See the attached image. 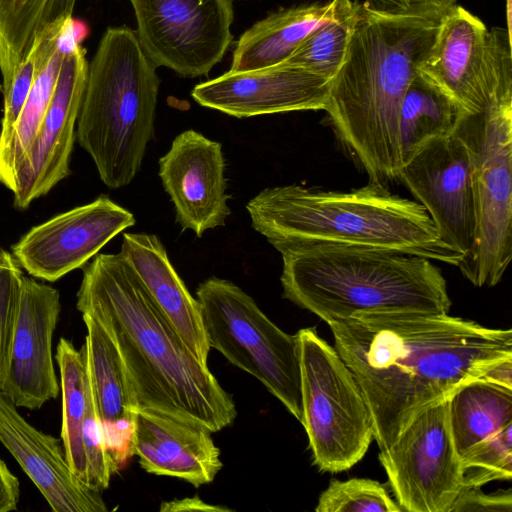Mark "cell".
Returning a JSON list of instances; mask_svg holds the SVG:
<instances>
[{
    "instance_id": "7402d4cb",
    "label": "cell",
    "mask_w": 512,
    "mask_h": 512,
    "mask_svg": "<svg viewBox=\"0 0 512 512\" xmlns=\"http://www.w3.org/2000/svg\"><path fill=\"white\" fill-rule=\"evenodd\" d=\"M120 253L190 352L207 365L210 346L200 305L173 267L166 249L154 234L124 233Z\"/></svg>"
},
{
    "instance_id": "7c38bea8",
    "label": "cell",
    "mask_w": 512,
    "mask_h": 512,
    "mask_svg": "<svg viewBox=\"0 0 512 512\" xmlns=\"http://www.w3.org/2000/svg\"><path fill=\"white\" fill-rule=\"evenodd\" d=\"M140 46L156 66L206 76L233 40V0H130Z\"/></svg>"
},
{
    "instance_id": "f546056e",
    "label": "cell",
    "mask_w": 512,
    "mask_h": 512,
    "mask_svg": "<svg viewBox=\"0 0 512 512\" xmlns=\"http://www.w3.org/2000/svg\"><path fill=\"white\" fill-rule=\"evenodd\" d=\"M317 512H403L383 484L366 478L331 480L318 499Z\"/></svg>"
},
{
    "instance_id": "5bb4252c",
    "label": "cell",
    "mask_w": 512,
    "mask_h": 512,
    "mask_svg": "<svg viewBox=\"0 0 512 512\" xmlns=\"http://www.w3.org/2000/svg\"><path fill=\"white\" fill-rule=\"evenodd\" d=\"M88 65L81 44L63 56L44 117L13 175L10 191L14 205L20 209L46 195L71 172L70 157Z\"/></svg>"
},
{
    "instance_id": "3957f363",
    "label": "cell",
    "mask_w": 512,
    "mask_h": 512,
    "mask_svg": "<svg viewBox=\"0 0 512 512\" xmlns=\"http://www.w3.org/2000/svg\"><path fill=\"white\" fill-rule=\"evenodd\" d=\"M443 12L395 13L369 1L357 3L347 53L324 110L369 183L387 187L398 180L401 103Z\"/></svg>"
},
{
    "instance_id": "74e56055",
    "label": "cell",
    "mask_w": 512,
    "mask_h": 512,
    "mask_svg": "<svg viewBox=\"0 0 512 512\" xmlns=\"http://www.w3.org/2000/svg\"><path fill=\"white\" fill-rule=\"evenodd\" d=\"M510 1L507 0V31L511 34V13H510Z\"/></svg>"
},
{
    "instance_id": "cb8c5ba5",
    "label": "cell",
    "mask_w": 512,
    "mask_h": 512,
    "mask_svg": "<svg viewBox=\"0 0 512 512\" xmlns=\"http://www.w3.org/2000/svg\"><path fill=\"white\" fill-rule=\"evenodd\" d=\"M449 422L461 459L477 444L512 424V389L477 379L448 398Z\"/></svg>"
},
{
    "instance_id": "603a6c76",
    "label": "cell",
    "mask_w": 512,
    "mask_h": 512,
    "mask_svg": "<svg viewBox=\"0 0 512 512\" xmlns=\"http://www.w3.org/2000/svg\"><path fill=\"white\" fill-rule=\"evenodd\" d=\"M354 3L352 0H328L269 14L241 35L233 51L230 70L248 71L286 61L311 32Z\"/></svg>"
},
{
    "instance_id": "e0dca14e",
    "label": "cell",
    "mask_w": 512,
    "mask_h": 512,
    "mask_svg": "<svg viewBox=\"0 0 512 512\" xmlns=\"http://www.w3.org/2000/svg\"><path fill=\"white\" fill-rule=\"evenodd\" d=\"M224 172L221 144L192 129L178 134L159 159V177L184 230L201 237L225 224L230 208Z\"/></svg>"
},
{
    "instance_id": "484cf974",
    "label": "cell",
    "mask_w": 512,
    "mask_h": 512,
    "mask_svg": "<svg viewBox=\"0 0 512 512\" xmlns=\"http://www.w3.org/2000/svg\"><path fill=\"white\" fill-rule=\"evenodd\" d=\"M76 0H0V72L2 89L36 38L54 23L72 17Z\"/></svg>"
},
{
    "instance_id": "6da1fadb",
    "label": "cell",
    "mask_w": 512,
    "mask_h": 512,
    "mask_svg": "<svg viewBox=\"0 0 512 512\" xmlns=\"http://www.w3.org/2000/svg\"><path fill=\"white\" fill-rule=\"evenodd\" d=\"M328 325L361 388L380 451L420 411L512 359L511 329L449 313H365Z\"/></svg>"
},
{
    "instance_id": "ba28073f",
    "label": "cell",
    "mask_w": 512,
    "mask_h": 512,
    "mask_svg": "<svg viewBox=\"0 0 512 512\" xmlns=\"http://www.w3.org/2000/svg\"><path fill=\"white\" fill-rule=\"evenodd\" d=\"M301 374V423L313 464L322 472L345 471L366 454L373 438L361 388L335 347L314 328L295 334Z\"/></svg>"
},
{
    "instance_id": "d6986e66",
    "label": "cell",
    "mask_w": 512,
    "mask_h": 512,
    "mask_svg": "<svg viewBox=\"0 0 512 512\" xmlns=\"http://www.w3.org/2000/svg\"><path fill=\"white\" fill-rule=\"evenodd\" d=\"M205 426L149 408L136 413L131 454L147 473L180 478L195 487L211 483L223 464Z\"/></svg>"
},
{
    "instance_id": "ac0fdd59",
    "label": "cell",
    "mask_w": 512,
    "mask_h": 512,
    "mask_svg": "<svg viewBox=\"0 0 512 512\" xmlns=\"http://www.w3.org/2000/svg\"><path fill=\"white\" fill-rule=\"evenodd\" d=\"M59 312V292L23 276L8 372L0 387L15 406L38 409L59 393L51 354Z\"/></svg>"
},
{
    "instance_id": "8992f818",
    "label": "cell",
    "mask_w": 512,
    "mask_h": 512,
    "mask_svg": "<svg viewBox=\"0 0 512 512\" xmlns=\"http://www.w3.org/2000/svg\"><path fill=\"white\" fill-rule=\"evenodd\" d=\"M156 68L127 26L108 28L88 65L76 137L111 189L132 182L154 138Z\"/></svg>"
},
{
    "instance_id": "277c9868",
    "label": "cell",
    "mask_w": 512,
    "mask_h": 512,
    "mask_svg": "<svg viewBox=\"0 0 512 512\" xmlns=\"http://www.w3.org/2000/svg\"><path fill=\"white\" fill-rule=\"evenodd\" d=\"M246 209L252 227L278 251L391 250L457 267L464 258L441 240L420 203L372 183L349 192L299 185L265 188L247 203Z\"/></svg>"
},
{
    "instance_id": "9a60e30c",
    "label": "cell",
    "mask_w": 512,
    "mask_h": 512,
    "mask_svg": "<svg viewBox=\"0 0 512 512\" xmlns=\"http://www.w3.org/2000/svg\"><path fill=\"white\" fill-rule=\"evenodd\" d=\"M135 222L132 212L101 195L33 227L12 247L13 256L30 275L53 282Z\"/></svg>"
},
{
    "instance_id": "5b68a950",
    "label": "cell",
    "mask_w": 512,
    "mask_h": 512,
    "mask_svg": "<svg viewBox=\"0 0 512 512\" xmlns=\"http://www.w3.org/2000/svg\"><path fill=\"white\" fill-rule=\"evenodd\" d=\"M279 252L283 297L327 324L365 313H449L446 280L430 259L362 248Z\"/></svg>"
},
{
    "instance_id": "4316f807",
    "label": "cell",
    "mask_w": 512,
    "mask_h": 512,
    "mask_svg": "<svg viewBox=\"0 0 512 512\" xmlns=\"http://www.w3.org/2000/svg\"><path fill=\"white\" fill-rule=\"evenodd\" d=\"M56 359L62 388L61 438L67 463L73 474L88 486L87 459L83 444V424L91 396L85 354L61 338Z\"/></svg>"
},
{
    "instance_id": "8fae6325",
    "label": "cell",
    "mask_w": 512,
    "mask_h": 512,
    "mask_svg": "<svg viewBox=\"0 0 512 512\" xmlns=\"http://www.w3.org/2000/svg\"><path fill=\"white\" fill-rule=\"evenodd\" d=\"M396 502L407 512H450L462 489L448 399L420 411L379 453Z\"/></svg>"
},
{
    "instance_id": "d590c367",
    "label": "cell",
    "mask_w": 512,
    "mask_h": 512,
    "mask_svg": "<svg viewBox=\"0 0 512 512\" xmlns=\"http://www.w3.org/2000/svg\"><path fill=\"white\" fill-rule=\"evenodd\" d=\"M19 500V482L0 459V512L17 508Z\"/></svg>"
},
{
    "instance_id": "836d02e7",
    "label": "cell",
    "mask_w": 512,
    "mask_h": 512,
    "mask_svg": "<svg viewBox=\"0 0 512 512\" xmlns=\"http://www.w3.org/2000/svg\"><path fill=\"white\" fill-rule=\"evenodd\" d=\"M511 512V490L486 494L480 487H462L450 512Z\"/></svg>"
},
{
    "instance_id": "d6a6232c",
    "label": "cell",
    "mask_w": 512,
    "mask_h": 512,
    "mask_svg": "<svg viewBox=\"0 0 512 512\" xmlns=\"http://www.w3.org/2000/svg\"><path fill=\"white\" fill-rule=\"evenodd\" d=\"M82 435L87 459L88 487L100 492L109 486L111 475L115 470L107 450L103 427L94 405L92 392Z\"/></svg>"
},
{
    "instance_id": "e575fe53",
    "label": "cell",
    "mask_w": 512,
    "mask_h": 512,
    "mask_svg": "<svg viewBox=\"0 0 512 512\" xmlns=\"http://www.w3.org/2000/svg\"><path fill=\"white\" fill-rule=\"evenodd\" d=\"M457 0H371L374 6L395 13L443 12Z\"/></svg>"
},
{
    "instance_id": "2e32d148",
    "label": "cell",
    "mask_w": 512,
    "mask_h": 512,
    "mask_svg": "<svg viewBox=\"0 0 512 512\" xmlns=\"http://www.w3.org/2000/svg\"><path fill=\"white\" fill-rule=\"evenodd\" d=\"M330 79L282 62L248 71H227L197 84L191 95L201 106L237 118L302 110H324Z\"/></svg>"
},
{
    "instance_id": "1f68e13d",
    "label": "cell",
    "mask_w": 512,
    "mask_h": 512,
    "mask_svg": "<svg viewBox=\"0 0 512 512\" xmlns=\"http://www.w3.org/2000/svg\"><path fill=\"white\" fill-rule=\"evenodd\" d=\"M13 254L0 248V387L4 383L19 313L23 274Z\"/></svg>"
},
{
    "instance_id": "9c48e42d",
    "label": "cell",
    "mask_w": 512,
    "mask_h": 512,
    "mask_svg": "<svg viewBox=\"0 0 512 512\" xmlns=\"http://www.w3.org/2000/svg\"><path fill=\"white\" fill-rule=\"evenodd\" d=\"M210 348L258 379L301 421L298 344L276 326L254 299L229 280L210 277L196 291Z\"/></svg>"
},
{
    "instance_id": "44dd1931",
    "label": "cell",
    "mask_w": 512,
    "mask_h": 512,
    "mask_svg": "<svg viewBox=\"0 0 512 512\" xmlns=\"http://www.w3.org/2000/svg\"><path fill=\"white\" fill-rule=\"evenodd\" d=\"M87 335L82 350L94 405L101 421L107 450L116 471L131 454V439L139 409L121 354L105 327L82 314Z\"/></svg>"
},
{
    "instance_id": "52a82bcc",
    "label": "cell",
    "mask_w": 512,
    "mask_h": 512,
    "mask_svg": "<svg viewBox=\"0 0 512 512\" xmlns=\"http://www.w3.org/2000/svg\"><path fill=\"white\" fill-rule=\"evenodd\" d=\"M454 134L469 151L476 221L473 251L458 267L473 285L492 287L512 258V93L466 113Z\"/></svg>"
},
{
    "instance_id": "4fadbf2b",
    "label": "cell",
    "mask_w": 512,
    "mask_h": 512,
    "mask_svg": "<svg viewBox=\"0 0 512 512\" xmlns=\"http://www.w3.org/2000/svg\"><path fill=\"white\" fill-rule=\"evenodd\" d=\"M398 180L424 207L441 240L467 259L475 245L476 221L464 142L454 133L430 140L401 166Z\"/></svg>"
},
{
    "instance_id": "8d00e7d4",
    "label": "cell",
    "mask_w": 512,
    "mask_h": 512,
    "mask_svg": "<svg viewBox=\"0 0 512 512\" xmlns=\"http://www.w3.org/2000/svg\"><path fill=\"white\" fill-rule=\"evenodd\" d=\"M160 511L164 512H178V511H210V512H226L231 511L227 507L210 505L203 502L200 498H184L181 500H173L161 504Z\"/></svg>"
},
{
    "instance_id": "f1b7e54d",
    "label": "cell",
    "mask_w": 512,
    "mask_h": 512,
    "mask_svg": "<svg viewBox=\"0 0 512 512\" xmlns=\"http://www.w3.org/2000/svg\"><path fill=\"white\" fill-rule=\"evenodd\" d=\"M67 20L47 27L36 38L31 50L17 67L10 83L2 89L4 105L0 130V150L9 139L39 72L56 50L58 37Z\"/></svg>"
},
{
    "instance_id": "4dcf8cb0",
    "label": "cell",
    "mask_w": 512,
    "mask_h": 512,
    "mask_svg": "<svg viewBox=\"0 0 512 512\" xmlns=\"http://www.w3.org/2000/svg\"><path fill=\"white\" fill-rule=\"evenodd\" d=\"M462 487H481L512 477V424L461 457Z\"/></svg>"
},
{
    "instance_id": "d4e9b609",
    "label": "cell",
    "mask_w": 512,
    "mask_h": 512,
    "mask_svg": "<svg viewBox=\"0 0 512 512\" xmlns=\"http://www.w3.org/2000/svg\"><path fill=\"white\" fill-rule=\"evenodd\" d=\"M466 113L452 97L417 71L400 108L401 166L430 140L452 135Z\"/></svg>"
},
{
    "instance_id": "ffe728a7",
    "label": "cell",
    "mask_w": 512,
    "mask_h": 512,
    "mask_svg": "<svg viewBox=\"0 0 512 512\" xmlns=\"http://www.w3.org/2000/svg\"><path fill=\"white\" fill-rule=\"evenodd\" d=\"M0 394V442L17 460L54 512H103L100 492L71 471L59 440L30 425Z\"/></svg>"
},
{
    "instance_id": "83f0119b",
    "label": "cell",
    "mask_w": 512,
    "mask_h": 512,
    "mask_svg": "<svg viewBox=\"0 0 512 512\" xmlns=\"http://www.w3.org/2000/svg\"><path fill=\"white\" fill-rule=\"evenodd\" d=\"M357 3L311 32L284 61L330 80L344 62L356 21Z\"/></svg>"
},
{
    "instance_id": "7a4b0ae2",
    "label": "cell",
    "mask_w": 512,
    "mask_h": 512,
    "mask_svg": "<svg viewBox=\"0 0 512 512\" xmlns=\"http://www.w3.org/2000/svg\"><path fill=\"white\" fill-rule=\"evenodd\" d=\"M77 308L111 335L139 408L201 424L212 433L233 423L232 397L186 347L120 252L97 254L85 266Z\"/></svg>"
},
{
    "instance_id": "30bf717a",
    "label": "cell",
    "mask_w": 512,
    "mask_h": 512,
    "mask_svg": "<svg viewBox=\"0 0 512 512\" xmlns=\"http://www.w3.org/2000/svg\"><path fill=\"white\" fill-rule=\"evenodd\" d=\"M418 71L452 97L467 113L486 110L512 93L511 34L488 30L460 5L441 16L434 42Z\"/></svg>"
}]
</instances>
